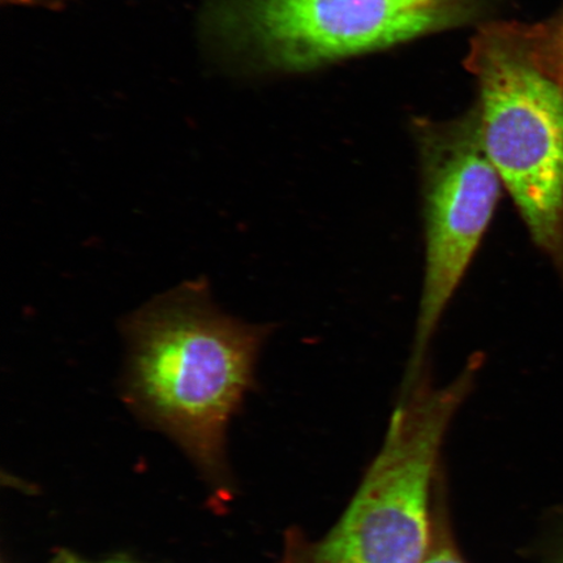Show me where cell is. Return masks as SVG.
<instances>
[{"mask_svg":"<svg viewBox=\"0 0 563 563\" xmlns=\"http://www.w3.org/2000/svg\"><path fill=\"white\" fill-rule=\"evenodd\" d=\"M123 332L126 406L174 440L220 501H228V429L255 386L271 327L221 312L208 282L197 279L126 317Z\"/></svg>","mask_w":563,"mask_h":563,"instance_id":"obj_1","label":"cell"},{"mask_svg":"<svg viewBox=\"0 0 563 563\" xmlns=\"http://www.w3.org/2000/svg\"><path fill=\"white\" fill-rule=\"evenodd\" d=\"M482 362L474 355L445 386H434L427 373L402 385L383 446L346 510L320 539L287 530L277 563H421L431 544L443 442Z\"/></svg>","mask_w":563,"mask_h":563,"instance_id":"obj_2","label":"cell"},{"mask_svg":"<svg viewBox=\"0 0 563 563\" xmlns=\"http://www.w3.org/2000/svg\"><path fill=\"white\" fill-rule=\"evenodd\" d=\"M466 66L481 90L485 152L533 243L563 274V87L533 65L509 23L483 25Z\"/></svg>","mask_w":563,"mask_h":563,"instance_id":"obj_3","label":"cell"},{"mask_svg":"<svg viewBox=\"0 0 563 563\" xmlns=\"http://www.w3.org/2000/svg\"><path fill=\"white\" fill-rule=\"evenodd\" d=\"M490 0H217L211 32L260 73L294 74L482 18Z\"/></svg>","mask_w":563,"mask_h":563,"instance_id":"obj_4","label":"cell"},{"mask_svg":"<svg viewBox=\"0 0 563 563\" xmlns=\"http://www.w3.org/2000/svg\"><path fill=\"white\" fill-rule=\"evenodd\" d=\"M413 135L420 164L426 267L402 384L424 375L435 330L487 234L505 189L485 152L477 104L449 122L418 119Z\"/></svg>","mask_w":563,"mask_h":563,"instance_id":"obj_5","label":"cell"},{"mask_svg":"<svg viewBox=\"0 0 563 563\" xmlns=\"http://www.w3.org/2000/svg\"><path fill=\"white\" fill-rule=\"evenodd\" d=\"M509 25L533 65L563 87V5L541 23Z\"/></svg>","mask_w":563,"mask_h":563,"instance_id":"obj_6","label":"cell"},{"mask_svg":"<svg viewBox=\"0 0 563 563\" xmlns=\"http://www.w3.org/2000/svg\"><path fill=\"white\" fill-rule=\"evenodd\" d=\"M421 563H468L456 543L445 463L435 474L432 499L431 544Z\"/></svg>","mask_w":563,"mask_h":563,"instance_id":"obj_7","label":"cell"},{"mask_svg":"<svg viewBox=\"0 0 563 563\" xmlns=\"http://www.w3.org/2000/svg\"><path fill=\"white\" fill-rule=\"evenodd\" d=\"M530 553L541 563H563V508L547 520Z\"/></svg>","mask_w":563,"mask_h":563,"instance_id":"obj_8","label":"cell"},{"mask_svg":"<svg viewBox=\"0 0 563 563\" xmlns=\"http://www.w3.org/2000/svg\"><path fill=\"white\" fill-rule=\"evenodd\" d=\"M52 563H143L133 561L125 558H114L102 561H91L88 559L81 558L80 554L67 551V549H60V551L55 552L53 555Z\"/></svg>","mask_w":563,"mask_h":563,"instance_id":"obj_9","label":"cell"},{"mask_svg":"<svg viewBox=\"0 0 563 563\" xmlns=\"http://www.w3.org/2000/svg\"><path fill=\"white\" fill-rule=\"evenodd\" d=\"M5 3L19 5H54L65 2V0H3Z\"/></svg>","mask_w":563,"mask_h":563,"instance_id":"obj_10","label":"cell"}]
</instances>
